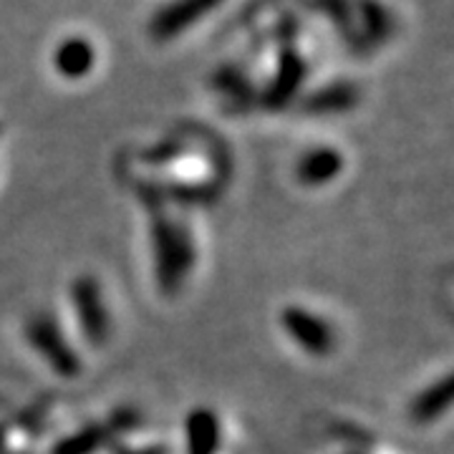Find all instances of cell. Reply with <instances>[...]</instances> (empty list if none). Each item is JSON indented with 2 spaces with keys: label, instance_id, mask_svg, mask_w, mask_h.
Returning <instances> with one entry per match:
<instances>
[{
  "label": "cell",
  "instance_id": "8992f818",
  "mask_svg": "<svg viewBox=\"0 0 454 454\" xmlns=\"http://www.w3.org/2000/svg\"><path fill=\"white\" fill-rule=\"evenodd\" d=\"M184 442L187 454H217L223 444V427L215 411H190L184 424Z\"/></svg>",
  "mask_w": 454,
  "mask_h": 454
},
{
  "label": "cell",
  "instance_id": "5b68a950",
  "mask_svg": "<svg viewBox=\"0 0 454 454\" xmlns=\"http://www.w3.org/2000/svg\"><path fill=\"white\" fill-rule=\"evenodd\" d=\"M343 175V154L333 146H316L309 149L298 162H295V179L301 187L321 190L333 184Z\"/></svg>",
  "mask_w": 454,
  "mask_h": 454
},
{
  "label": "cell",
  "instance_id": "3957f363",
  "mask_svg": "<svg viewBox=\"0 0 454 454\" xmlns=\"http://www.w3.org/2000/svg\"><path fill=\"white\" fill-rule=\"evenodd\" d=\"M68 301H74L76 310V324L83 339L91 346H101L109 339V313H106V301L101 283L94 276H83L74 280L68 288Z\"/></svg>",
  "mask_w": 454,
  "mask_h": 454
},
{
  "label": "cell",
  "instance_id": "7a4b0ae2",
  "mask_svg": "<svg viewBox=\"0 0 454 454\" xmlns=\"http://www.w3.org/2000/svg\"><path fill=\"white\" fill-rule=\"evenodd\" d=\"M26 339L38 351V356L43 358L49 366H53L61 376H76L82 372V361L76 356V351L68 346L64 325L59 324L53 316L38 313V316L28 318Z\"/></svg>",
  "mask_w": 454,
  "mask_h": 454
},
{
  "label": "cell",
  "instance_id": "277c9868",
  "mask_svg": "<svg viewBox=\"0 0 454 454\" xmlns=\"http://www.w3.org/2000/svg\"><path fill=\"white\" fill-rule=\"evenodd\" d=\"M157 232V276L167 288H177L184 270L190 268V260L195 258V245L190 243L187 230L177 223H162L154 230Z\"/></svg>",
  "mask_w": 454,
  "mask_h": 454
},
{
  "label": "cell",
  "instance_id": "ba28073f",
  "mask_svg": "<svg viewBox=\"0 0 454 454\" xmlns=\"http://www.w3.org/2000/svg\"><path fill=\"white\" fill-rule=\"evenodd\" d=\"M53 64L64 79L76 82V79H83L89 74V68H94V49L83 38H66L64 43L56 49Z\"/></svg>",
  "mask_w": 454,
  "mask_h": 454
},
{
  "label": "cell",
  "instance_id": "6da1fadb",
  "mask_svg": "<svg viewBox=\"0 0 454 454\" xmlns=\"http://www.w3.org/2000/svg\"><path fill=\"white\" fill-rule=\"evenodd\" d=\"M280 328L310 358L331 356L336 348L333 324L303 303H288L280 309Z\"/></svg>",
  "mask_w": 454,
  "mask_h": 454
},
{
  "label": "cell",
  "instance_id": "52a82bcc",
  "mask_svg": "<svg viewBox=\"0 0 454 454\" xmlns=\"http://www.w3.org/2000/svg\"><path fill=\"white\" fill-rule=\"evenodd\" d=\"M450 409V376L424 387L409 404V419L417 424H434Z\"/></svg>",
  "mask_w": 454,
  "mask_h": 454
}]
</instances>
